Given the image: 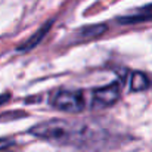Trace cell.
Instances as JSON below:
<instances>
[{
    "mask_svg": "<svg viewBox=\"0 0 152 152\" xmlns=\"http://www.w3.org/2000/svg\"><path fill=\"white\" fill-rule=\"evenodd\" d=\"M9 98H10V96H9L7 93H6V95H0V105H1V103H4V102L7 101Z\"/></svg>",
    "mask_w": 152,
    "mask_h": 152,
    "instance_id": "9",
    "label": "cell"
},
{
    "mask_svg": "<svg viewBox=\"0 0 152 152\" xmlns=\"http://www.w3.org/2000/svg\"><path fill=\"white\" fill-rule=\"evenodd\" d=\"M120 96H121V90L118 83L98 87L92 92V106L98 109L109 108L120 99Z\"/></svg>",
    "mask_w": 152,
    "mask_h": 152,
    "instance_id": "3",
    "label": "cell"
},
{
    "mask_svg": "<svg viewBox=\"0 0 152 152\" xmlns=\"http://www.w3.org/2000/svg\"><path fill=\"white\" fill-rule=\"evenodd\" d=\"M52 105L59 111L77 114L86 108V99L80 90H61L53 96Z\"/></svg>",
    "mask_w": 152,
    "mask_h": 152,
    "instance_id": "2",
    "label": "cell"
},
{
    "mask_svg": "<svg viewBox=\"0 0 152 152\" xmlns=\"http://www.w3.org/2000/svg\"><path fill=\"white\" fill-rule=\"evenodd\" d=\"M151 86V81L148 78V75H145L140 71H136L132 74V81H130V87L133 92H142L146 90Z\"/></svg>",
    "mask_w": 152,
    "mask_h": 152,
    "instance_id": "5",
    "label": "cell"
},
{
    "mask_svg": "<svg viewBox=\"0 0 152 152\" xmlns=\"http://www.w3.org/2000/svg\"><path fill=\"white\" fill-rule=\"evenodd\" d=\"M30 133L39 139L58 145H89L95 142V136L86 126H77L64 120H49L36 124Z\"/></svg>",
    "mask_w": 152,
    "mask_h": 152,
    "instance_id": "1",
    "label": "cell"
},
{
    "mask_svg": "<svg viewBox=\"0 0 152 152\" xmlns=\"http://www.w3.org/2000/svg\"><path fill=\"white\" fill-rule=\"evenodd\" d=\"M151 19H152V4H149V6L137 9L132 15L120 18V22L121 24H134V22H143V21H151Z\"/></svg>",
    "mask_w": 152,
    "mask_h": 152,
    "instance_id": "4",
    "label": "cell"
},
{
    "mask_svg": "<svg viewBox=\"0 0 152 152\" xmlns=\"http://www.w3.org/2000/svg\"><path fill=\"white\" fill-rule=\"evenodd\" d=\"M50 27H52V21L50 22H46V24H45V25H43V27H42V28H40V30H39V31H37V33H36V34L28 40V42H25V43H24V46L21 48V50H30V49L36 48V46L43 40V37L46 36V33L49 31V28H50Z\"/></svg>",
    "mask_w": 152,
    "mask_h": 152,
    "instance_id": "6",
    "label": "cell"
},
{
    "mask_svg": "<svg viewBox=\"0 0 152 152\" xmlns=\"http://www.w3.org/2000/svg\"><path fill=\"white\" fill-rule=\"evenodd\" d=\"M12 145H13L12 140H9V139H0V151L1 149H6V148H9Z\"/></svg>",
    "mask_w": 152,
    "mask_h": 152,
    "instance_id": "8",
    "label": "cell"
},
{
    "mask_svg": "<svg viewBox=\"0 0 152 152\" xmlns=\"http://www.w3.org/2000/svg\"><path fill=\"white\" fill-rule=\"evenodd\" d=\"M105 30H106V25H89V27H84V28H81L80 30V36H81V39H93V37H99L102 36L103 33H105Z\"/></svg>",
    "mask_w": 152,
    "mask_h": 152,
    "instance_id": "7",
    "label": "cell"
}]
</instances>
